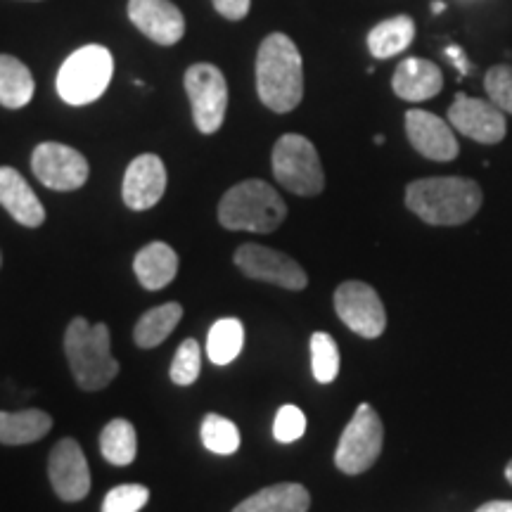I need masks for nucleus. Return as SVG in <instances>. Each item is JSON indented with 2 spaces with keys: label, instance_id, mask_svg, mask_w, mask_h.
Returning <instances> with one entry per match:
<instances>
[{
  "label": "nucleus",
  "instance_id": "f257e3e1",
  "mask_svg": "<svg viewBox=\"0 0 512 512\" xmlns=\"http://www.w3.org/2000/svg\"><path fill=\"white\" fill-rule=\"evenodd\" d=\"M256 93L268 110L287 114L304 98L302 53L285 34H271L256 55Z\"/></svg>",
  "mask_w": 512,
  "mask_h": 512
},
{
  "label": "nucleus",
  "instance_id": "f03ea898",
  "mask_svg": "<svg viewBox=\"0 0 512 512\" xmlns=\"http://www.w3.org/2000/svg\"><path fill=\"white\" fill-rule=\"evenodd\" d=\"M482 188L472 178H420L406 188V207L430 226H460L482 207Z\"/></svg>",
  "mask_w": 512,
  "mask_h": 512
},
{
  "label": "nucleus",
  "instance_id": "7ed1b4c3",
  "mask_svg": "<svg viewBox=\"0 0 512 512\" xmlns=\"http://www.w3.org/2000/svg\"><path fill=\"white\" fill-rule=\"evenodd\" d=\"M64 354L69 358L76 384L86 392H100L119 375V361L112 356L107 323L74 318L64 332Z\"/></svg>",
  "mask_w": 512,
  "mask_h": 512
},
{
  "label": "nucleus",
  "instance_id": "20e7f679",
  "mask_svg": "<svg viewBox=\"0 0 512 512\" xmlns=\"http://www.w3.org/2000/svg\"><path fill=\"white\" fill-rule=\"evenodd\" d=\"M287 216V204L266 181L233 185L219 204V221L228 230L273 233Z\"/></svg>",
  "mask_w": 512,
  "mask_h": 512
},
{
  "label": "nucleus",
  "instance_id": "39448f33",
  "mask_svg": "<svg viewBox=\"0 0 512 512\" xmlns=\"http://www.w3.org/2000/svg\"><path fill=\"white\" fill-rule=\"evenodd\" d=\"M112 53L105 46H83L64 60L57 74V93L67 105H91L110 88Z\"/></svg>",
  "mask_w": 512,
  "mask_h": 512
},
{
  "label": "nucleus",
  "instance_id": "423d86ee",
  "mask_svg": "<svg viewBox=\"0 0 512 512\" xmlns=\"http://www.w3.org/2000/svg\"><path fill=\"white\" fill-rule=\"evenodd\" d=\"M273 176L299 197H316L325 188L323 164L316 145L299 133H287L273 147Z\"/></svg>",
  "mask_w": 512,
  "mask_h": 512
},
{
  "label": "nucleus",
  "instance_id": "0eeeda50",
  "mask_svg": "<svg viewBox=\"0 0 512 512\" xmlns=\"http://www.w3.org/2000/svg\"><path fill=\"white\" fill-rule=\"evenodd\" d=\"M384 427L370 403H361L354 418L344 427L335 451V465L344 475H361L370 470L382 453Z\"/></svg>",
  "mask_w": 512,
  "mask_h": 512
},
{
  "label": "nucleus",
  "instance_id": "6e6552de",
  "mask_svg": "<svg viewBox=\"0 0 512 512\" xmlns=\"http://www.w3.org/2000/svg\"><path fill=\"white\" fill-rule=\"evenodd\" d=\"M185 91H188L197 131L204 136L219 131L228 110V83L221 69L207 62L192 64L185 72Z\"/></svg>",
  "mask_w": 512,
  "mask_h": 512
},
{
  "label": "nucleus",
  "instance_id": "1a4fd4ad",
  "mask_svg": "<svg viewBox=\"0 0 512 512\" xmlns=\"http://www.w3.org/2000/svg\"><path fill=\"white\" fill-rule=\"evenodd\" d=\"M335 311L351 332L366 339H377L387 328V313L380 294L361 280H349L337 287Z\"/></svg>",
  "mask_w": 512,
  "mask_h": 512
},
{
  "label": "nucleus",
  "instance_id": "9d476101",
  "mask_svg": "<svg viewBox=\"0 0 512 512\" xmlns=\"http://www.w3.org/2000/svg\"><path fill=\"white\" fill-rule=\"evenodd\" d=\"M233 261L247 278L264 280V283L285 287V290L299 292L309 285L304 268L287 254L275 252L271 247L247 242V245L235 249Z\"/></svg>",
  "mask_w": 512,
  "mask_h": 512
},
{
  "label": "nucleus",
  "instance_id": "9b49d317",
  "mask_svg": "<svg viewBox=\"0 0 512 512\" xmlns=\"http://www.w3.org/2000/svg\"><path fill=\"white\" fill-rule=\"evenodd\" d=\"M31 169L38 181L57 192L79 190L88 181L91 166L74 147L62 143H41L31 155Z\"/></svg>",
  "mask_w": 512,
  "mask_h": 512
},
{
  "label": "nucleus",
  "instance_id": "f8f14e48",
  "mask_svg": "<svg viewBox=\"0 0 512 512\" xmlns=\"http://www.w3.org/2000/svg\"><path fill=\"white\" fill-rule=\"evenodd\" d=\"M448 121L458 133L482 145L501 143L508 131L505 112L498 110L494 102L470 98L465 93H458L453 105L448 107Z\"/></svg>",
  "mask_w": 512,
  "mask_h": 512
},
{
  "label": "nucleus",
  "instance_id": "ddd939ff",
  "mask_svg": "<svg viewBox=\"0 0 512 512\" xmlns=\"http://www.w3.org/2000/svg\"><path fill=\"white\" fill-rule=\"evenodd\" d=\"M48 475L55 494L67 503H76L91 491V467L83 456L79 441L60 439L50 451Z\"/></svg>",
  "mask_w": 512,
  "mask_h": 512
},
{
  "label": "nucleus",
  "instance_id": "4468645a",
  "mask_svg": "<svg viewBox=\"0 0 512 512\" xmlns=\"http://www.w3.org/2000/svg\"><path fill=\"white\" fill-rule=\"evenodd\" d=\"M406 136L415 150L425 159H432V162H453L460 152L451 126L432 112H406Z\"/></svg>",
  "mask_w": 512,
  "mask_h": 512
},
{
  "label": "nucleus",
  "instance_id": "2eb2a0df",
  "mask_svg": "<svg viewBox=\"0 0 512 512\" xmlns=\"http://www.w3.org/2000/svg\"><path fill=\"white\" fill-rule=\"evenodd\" d=\"M166 192V166L157 155H140L128 164L121 197L133 211L152 209Z\"/></svg>",
  "mask_w": 512,
  "mask_h": 512
},
{
  "label": "nucleus",
  "instance_id": "dca6fc26",
  "mask_svg": "<svg viewBox=\"0 0 512 512\" xmlns=\"http://www.w3.org/2000/svg\"><path fill=\"white\" fill-rule=\"evenodd\" d=\"M128 17L159 46H174L185 34L183 12L171 0H128Z\"/></svg>",
  "mask_w": 512,
  "mask_h": 512
},
{
  "label": "nucleus",
  "instance_id": "f3484780",
  "mask_svg": "<svg viewBox=\"0 0 512 512\" xmlns=\"http://www.w3.org/2000/svg\"><path fill=\"white\" fill-rule=\"evenodd\" d=\"M0 204L12 219L27 228H38L46 221V209L41 200L12 166H0Z\"/></svg>",
  "mask_w": 512,
  "mask_h": 512
},
{
  "label": "nucleus",
  "instance_id": "a211bd4d",
  "mask_svg": "<svg viewBox=\"0 0 512 512\" xmlns=\"http://www.w3.org/2000/svg\"><path fill=\"white\" fill-rule=\"evenodd\" d=\"M394 93L406 102H425L444 88V74L437 64L422 57H408L396 67L392 79Z\"/></svg>",
  "mask_w": 512,
  "mask_h": 512
},
{
  "label": "nucleus",
  "instance_id": "6ab92c4d",
  "mask_svg": "<svg viewBox=\"0 0 512 512\" xmlns=\"http://www.w3.org/2000/svg\"><path fill=\"white\" fill-rule=\"evenodd\" d=\"M133 271L145 290H164L176 278L178 256L166 242H150L136 254Z\"/></svg>",
  "mask_w": 512,
  "mask_h": 512
},
{
  "label": "nucleus",
  "instance_id": "aec40b11",
  "mask_svg": "<svg viewBox=\"0 0 512 512\" xmlns=\"http://www.w3.org/2000/svg\"><path fill=\"white\" fill-rule=\"evenodd\" d=\"M311 494L302 484L285 482L256 491L233 512H309Z\"/></svg>",
  "mask_w": 512,
  "mask_h": 512
},
{
  "label": "nucleus",
  "instance_id": "412c9836",
  "mask_svg": "<svg viewBox=\"0 0 512 512\" xmlns=\"http://www.w3.org/2000/svg\"><path fill=\"white\" fill-rule=\"evenodd\" d=\"M53 430V418L48 413L29 408V411L0 413V444L24 446L34 444Z\"/></svg>",
  "mask_w": 512,
  "mask_h": 512
},
{
  "label": "nucleus",
  "instance_id": "4be33fe9",
  "mask_svg": "<svg viewBox=\"0 0 512 512\" xmlns=\"http://www.w3.org/2000/svg\"><path fill=\"white\" fill-rule=\"evenodd\" d=\"M34 91L36 83L27 64L12 55H0V105L8 110H19L29 105Z\"/></svg>",
  "mask_w": 512,
  "mask_h": 512
},
{
  "label": "nucleus",
  "instance_id": "5701e85b",
  "mask_svg": "<svg viewBox=\"0 0 512 512\" xmlns=\"http://www.w3.org/2000/svg\"><path fill=\"white\" fill-rule=\"evenodd\" d=\"M415 38V22L411 17L399 15L392 19H384L368 34V48L377 60H389L399 55L413 43Z\"/></svg>",
  "mask_w": 512,
  "mask_h": 512
},
{
  "label": "nucleus",
  "instance_id": "b1692460",
  "mask_svg": "<svg viewBox=\"0 0 512 512\" xmlns=\"http://www.w3.org/2000/svg\"><path fill=\"white\" fill-rule=\"evenodd\" d=\"M183 318V306L178 302H169L157 309H150L140 316L133 330V339H136L138 347L143 349H155L164 342L166 337L174 332V328L181 323Z\"/></svg>",
  "mask_w": 512,
  "mask_h": 512
},
{
  "label": "nucleus",
  "instance_id": "393cba45",
  "mask_svg": "<svg viewBox=\"0 0 512 512\" xmlns=\"http://www.w3.org/2000/svg\"><path fill=\"white\" fill-rule=\"evenodd\" d=\"M245 344V328L238 318H221L211 325L207 337V356L214 366H228L240 356Z\"/></svg>",
  "mask_w": 512,
  "mask_h": 512
},
{
  "label": "nucleus",
  "instance_id": "a878e982",
  "mask_svg": "<svg viewBox=\"0 0 512 512\" xmlns=\"http://www.w3.org/2000/svg\"><path fill=\"white\" fill-rule=\"evenodd\" d=\"M100 453L105 456L107 463L112 465H131L138 453L136 427L124 418L107 422L105 430L100 434Z\"/></svg>",
  "mask_w": 512,
  "mask_h": 512
},
{
  "label": "nucleus",
  "instance_id": "bb28decb",
  "mask_svg": "<svg viewBox=\"0 0 512 512\" xmlns=\"http://www.w3.org/2000/svg\"><path fill=\"white\" fill-rule=\"evenodd\" d=\"M202 444L216 456H233L240 448V430L223 415L209 413L202 422Z\"/></svg>",
  "mask_w": 512,
  "mask_h": 512
},
{
  "label": "nucleus",
  "instance_id": "cd10ccee",
  "mask_svg": "<svg viewBox=\"0 0 512 512\" xmlns=\"http://www.w3.org/2000/svg\"><path fill=\"white\" fill-rule=\"evenodd\" d=\"M311 368L313 377L320 384H330L339 375V349L328 332H313L311 335Z\"/></svg>",
  "mask_w": 512,
  "mask_h": 512
},
{
  "label": "nucleus",
  "instance_id": "c85d7f7f",
  "mask_svg": "<svg viewBox=\"0 0 512 512\" xmlns=\"http://www.w3.org/2000/svg\"><path fill=\"white\" fill-rule=\"evenodd\" d=\"M150 501V489L143 484L114 486L102 501V512H140Z\"/></svg>",
  "mask_w": 512,
  "mask_h": 512
},
{
  "label": "nucleus",
  "instance_id": "c756f323",
  "mask_svg": "<svg viewBox=\"0 0 512 512\" xmlns=\"http://www.w3.org/2000/svg\"><path fill=\"white\" fill-rule=\"evenodd\" d=\"M200 368V344L195 339H185L176 351L174 363H171V380L181 387H190L200 377Z\"/></svg>",
  "mask_w": 512,
  "mask_h": 512
},
{
  "label": "nucleus",
  "instance_id": "7c9ffc66",
  "mask_svg": "<svg viewBox=\"0 0 512 512\" xmlns=\"http://www.w3.org/2000/svg\"><path fill=\"white\" fill-rule=\"evenodd\" d=\"M484 88L498 110L512 114V67L510 64H496L486 72Z\"/></svg>",
  "mask_w": 512,
  "mask_h": 512
},
{
  "label": "nucleus",
  "instance_id": "2f4dec72",
  "mask_svg": "<svg viewBox=\"0 0 512 512\" xmlns=\"http://www.w3.org/2000/svg\"><path fill=\"white\" fill-rule=\"evenodd\" d=\"M304 432H306V415L302 408L290 406V403L280 408L273 422L275 439L283 441V444H292V441L302 439Z\"/></svg>",
  "mask_w": 512,
  "mask_h": 512
},
{
  "label": "nucleus",
  "instance_id": "473e14b6",
  "mask_svg": "<svg viewBox=\"0 0 512 512\" xmlns=\"http://www.w3.org/2000/svg\"><path fill=\"white\" fill-rule=\"evenodd\" d=\"M211 3H214L219 15L230 19V22H240V19L247 17L252 0H211Z\"/></svg>",
  "mask_w": 512,
  "mask_h": 512
},
{
  "label": "nucleus",
  "instance_id": "72a5a7b5",
  "mask_svg": "<svg viewBox=\"0 0 512 512\" xmlns=\"http://www.w3.org/2000/svg\"><path fill=\"white\" fill-rule=\"evenodd\" d=\"M475 512H512V501H489L479 505Z\"/></svg>",
  "mask_w": 512,
  "mask_h": 512
},
{
  "label": "nucleus",
  "instance_id": "f704fd0d",
  "mask_svg": "<svg viewBox=\"0 0 512 512\" xmlns=\"http://www.w3.org/2000/svg\"><path fill=\"white\" fill-rule=\"evenodd\" d=\"M446 53H448V57H451V62L458 64L460 74H465V72H467V64H465V60H463V50H460V48H448Z\"/></svg>",
  "mask_w": 512,
  "mask_h": 512
},
{
  "label": "nucleus",
  "instance_id": "c9c22d12",
  "mask_svg": "<svg viewBox=\"0 0 512 512\" xmlns=\"http://www.w3.org/2000/svg\"><path fill=\"white\" fill-rule=\"evenodd\" d=\"M505 479H508V482L512 484V460L508 465H505Z\"/></svg>",
  "mask_w": 512,
  "mask_h": 512
},
{
  "label": "nucleus",
  "instance_id": "e433bc0d",
  "mask_svg": "<svg viewBox=\"0 0 512 512\" xmlns=\"http://www.w3.org/2000/svg\"><path fill=\"white\" fill-rule=\"evenodd\" d=\"M434 12H444V3H434Z\"/></svg>",
  "mask_w": 512,
  "mask_h": 512
}]
</instances>
